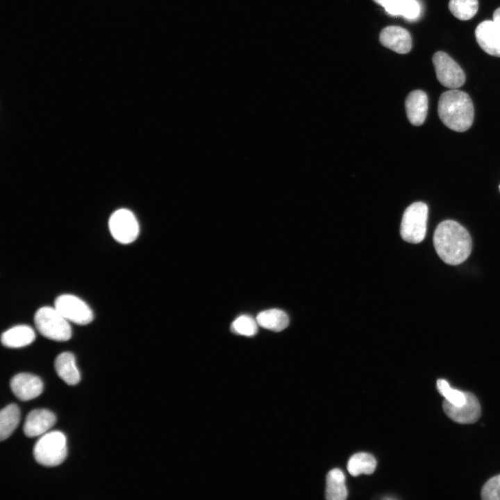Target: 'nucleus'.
<instances>
[{"label": "nucleus", "mask_w": 500, "mask_h": 500, "mask_svg": "<svg viewBox=\"0 0 500 500\" xmlns=\"http://www.w3.org/2000/svg\"><path fill=\"white\" fill-rule=\"evenodd\" d=\"M433 244L439 257L447 264L463 262L472 251V239L467 231L453 220L440 223L433 235Z\"/></svg>", "instance_id": "nucleus-1"}, {"label": "nucleus", "mask_w": 500, "mask_h": 500, "mask_svg": "<svg viewBox=\"0 0 500 500\" xmlns=\"http://www.w3.org/2000/svg\"><path fill=\"white\" fill-rule=\"evenodd\" d=\"M438 112L442 123L457 132L468 130L474 121V111L471 98L465 92L457 89H451L440 95Z\"/></svg>", "instance_id": "nucleus-2"}, {"label": "nucleus", "mask_w": 500, "mask_h": 500, "mask_svg": "<svg viewBox=\"0 0 500 500\" xmlns=\"http://www.w3.org/2000/svg\"><path fill=\"white\" fill-rule=\"evenodd\" d=\"M67 440L65 435L58 431L44 434L35 443L33 456L40 465L54 467L61 464L67 457Z\"/></svg>", "instance_id": "nucleus-3"}, {"label": "nucleus", "mask_w": 500, "mask_h": 500, "mask_svg": "<svg viewBox=\"0 0 500 500\" xmlns=\"http://www.w3.org/2000/svg\"><path fill=\"white\" fill-rule=\"evenodd\" d=\"M34 321L38 331L49 339L67 341L72 336L69 321L55 307L40 308L35 314Z\"/></svg>", "instance_id": "nucleus-4"}, {"label": "nucleus", "mask_w": 500, "mask_h": 500, "mask_svg": "<svg viewBox=\"0 0 500 500\" xmlns=\"http://www.w3.org/2000/svg\"><path fill=\"white\" fill-rule=\"evenodd\" d=\"M428 206L421 201L410 205L404 211L401 223V235L407 242L417 244L425 238Z\"/></svg>", "instance_id": "nucleus-5"}, {"label": "nucleus", "mask_w": 500, "mask_h": 500, "mask_svg": "<svg viewBox=\"0 0 500 500\" xmlns=\"http://www.w3.org/2000/svg\"><path fill=\"white\" fill-rule=\"evenodd\" d=\"M436 77L444 87L457 89L465 82V74L460 65L447 53L435 52L432 58Z\"/></svg>", "instance_id": "nucleus-6"}, {"label": "nucleus", "mask_w": 500, "mask_h": 500, "mask_svg": "<svg viewBox=\"0 0 500 500\" xmlns=\"http://www.w3.org/2000/svg\"><path fill=\"white\" fill-rule=\"evenodd\" d=\"M108 226L114 239L121 244L133 242L139 234L138 222L133 213L127 209L114 212L109 219Z\"/></svg>", "instance_id": "nucleus-7"}, {"label": "nucleus", "mask_w": 500, "mask_h": 500, "mask_svg": "<svg viewBox=\"0 0 500 500\" xmlns=\"http://www.w3.org/2000/svg\"><path fill=\"white\" fill-rule=\"evenodd\" d=\"M54 307L69 322L79 325L90 323L94 317L90 306L80 298L72 294L58 297Z\"/></svg>", "instance_id": "nucleus-8"}, {"label": "nucleus", "mask_w": 500, "mask_h": 500, "mask_svg": "<svg viewBox=\"0 0 500 500\" xmlns=\"http://www.w3.org/2000/svg\"><path fill=\"white\" fill-rule=\"evenodd\" d=\"M465 394L466 401L463 405L454 406L444 400L442 407L445 414L453 421L459 424H472L481 416V406L474 394L468 392Z\"/></svg>", "instance_id": "nucleus-9"}, {"label": "nucleus", "mask_w": 500, "mask_h": 500, "mask_svg": "<svg viewBox=\"0 0 500 500\" xmlns=\"http://www.w3.org/2000/svg\"><path fill=\"white\" fill-rule=\"evenodd\" d=\"M13 394L21 401H28L38 397L43 391V383L37 376L19 373L10 380Z\"/></svg>", "instance_id": "nucleus-10"}, {"label": "nucleus", "mask_w": 500, "mask_h": 500, "mask_svg": "<svg viewBox=\"0 0 500 500\" xmlns=\"http://www.w3.org/2000/svg\"><path fill=\"white\" fill-rule=\"evenodd\" d=\"M475 37L485 52L500 58V27L493 20L481 22L475 30Z\"/></svg>", "instance_id": "nucleus-11"}, {"label": "nucleus", "mask_w": 500, "mask_h": 500, "mask_svg": "<svg viewBox=\"0 0 500 500\" xmlns=\"http://www.w3.org/2000/svg\"><path fill=\"white\" fill-rule=\"evenodd\" d=\"M381 44L398 53H408L412 48L409 32L400 26H389L382 29L379 35Z\"/></svg>", "instance_id": "nucleus-12"}, {"label": "nucleus", "mask_w": 500, "mask_h": 500, "mask_svg": "<svg viewBox=\"0 0 500 500\" xmlns=\"http://www.w3.org/2000/svg\"><path fill=\"white\" fill-rule=\"evenodd\" d=\"M55 415L47 409H35L26 416L24 432L28 438H33L45 433L56 422Z\"/></svg>", "instance_id": "nucleus-13"}, {"label": "nucleus", "mask_w": 500, "mask_h": 500, "mask_svg": "<svg viewBox=\"0 0 500 500\" xmlns=\"http://www.w3.org/2000/svg\"><path fill=\"white\" fill-rule=\"evenodd\" d=\"M406 110L409 122L414 126L422 125L426 117L428 97L420 90L412 91L406 99Z\"/></svg>", "instance_id": "nucleus-14"}, {"label": "nucleus", "mask_w": 500, "mask_h": 500, "mask_svg": "<svg viewBox=\"0 0 500 500\" xmlns=\"http://www.w3.org/2000/svg\"><path fill=\"white\" fill-rule=\"evenodd\" d=\"M35 338L33 329L28 325L13 326L1 335V340L3 346L9 348H20L32 343Z\"/></svg>", "instance_id": "nucleus-15"}, {"label": "nucleus", "mask_w": 500, "mask_h": 500, "mask_svg": "<svg viewBox=\"0 0 500 500\" xmlns=\"http://www.w3.org/2000/svg\"><path fill=\"white\" fill-rule=\"evenodd\" d=\"M55 369L58 376L69 385H76L81 379L74 354L63 352L55 360Z\"/></svg>", "instance_id": "nucleus-16"}, {"label": "nucleus", "mask_w": 500, "mask_h": 500, "mask_svg": "<svg viewBox=\"0 0 500 500\" xmlns=\"http://www.w3.org/2000/svg\"><path fill=\"white\" fill-rule=\"evenodd\" d=\"M256 319L259 326L275 332L283 331L289 324L288 315L284 311L276 308L260 312Z\"/></svg>", "instance_id": "nucleus-17"}, {"label": "nucleus", "mask_w": 500, "mask_h": 500, "mask_svg": "<svg viewBox=\"0 0 500 500\" xmlns=\"http://www.w3.org/2000/svg\"><path fill=\"white\" fill-rule=\"evenodd\" d=\"M343 472L338 468L331 470L326 476L325 497L328 500H344L347 497V490L344 484Z\"/></svg>", "instance_id": "nucleus-18"}, {"label": "nucleus", "mask_w": 500, "mask_h": 500, "mask_svg": "<svg viewBox=\"0 0 500 500\" xmlns=\"http://www.w3.org/2000/svg\"><path fill=\"white\" fill-rule=\"evenodd\" d=\"M382 6L392 15H403L409 19L419 16L420 7L416 0H383Z\"/></svg>", "instance_id": "nucleus-19"}, {"label": "nucleus", "mask_w": 500, "mask_h": 500, "mask_svg": "<svg viewBox=\"0 0 500 500\" xmlns=\"http://www.w3.org/2000/svg\"><path fill=\"white\" fill-rule=\"evenodd\" d=\"M20 420V410L15 404H9L0 412V439H7L17 426Z\"/></svg>", "instance_id": "nucleus-20"}, {"label": "nucleus", "mask_w": 500, "mask_h": 500, "mask_svg": "<svg viewBox=\"0 0 500 500\" xmlns=\"http://www.w3.org/2000/svg\"><path fill=\"white\" fill-rule=\"evenodd\" d=\"M376 467L374 457L367 453L360 452L353 455L349 460L347 469L351 475L356 476L362 474H370Z\"/></svg>", "instance_id": "nucleus-21"}, {"label": "nucleus", "mask_w": 500, "mask_h": 500, "mask_svg": "<svg viewBox=\"0 0 500 500\" xmlns=\"http://www.w3.org/2000/svg\"><path fill=\"white\" fill-rule=\"evenodd\" d=\"M478 0H450L449 9L450 12L460 20H468L477 12Z\"/></svg>", "instance_id": "nucleus-22"}, {"label": "nucleus", "mask_w": 500, "mask_h": 500, "mask_svg": "<svg viewBox=\"0 0 500 500\" xmlns=\"http://www.w3.org/2000/svg\"><path fill=\"white\" fill-rule=\"evenodd\" d=\"M437 388L444 400L452 405L461 406L466 401L465 392L452 388L445 379L437 381Z\"/></svg>", "instance_id": "nucleus-23"}, {"label": "nucleus", "mask_w": 500, "mask_h": 500, "mask_svg": "<svg viewBox=\"0 0 500 500\" xmlns=\"http://www.w3.org/2000/svg\"><path fill=\"white\" fill-rule=\"evenodd\" d=\"M258 325L256 319L253 317L249 315H241L233 322L231 328L235 333L249 337L256 334Z\"/></svg>", "instance_id": "nucleus-24"}, {"label": "nucleus", "mask_w": 500, "mask_h": 500, "mask_svg": "<svg viewBox=\"0 0 500 500\" xmlns=\"http://www.w3.org/2000/svg\"><path fill=\"white\" fill-rule=\"evenodd\" d=\"M481 494L485 500H500V474L491 478L485 483Z\"/></svg>", "instance_id": "nucleus-25"}, {"label": "nucleus", "mask_w": 500, "mask_h": 500, "mask_svg": "<svg viewBox=\"0 0 500 500\" xmlns=\"http://www.w3.org/2000/svg\"><path fill=\"white\" fill-rule=\"evenodd\" d=\"M493 21L500 27V8L494 10L493 13Z\"/></svg>", "instance_id": "nucleus-26"}, {"label": "nucleus", "mask_w": 500, "mask_h": 500, "mask_svg": "<svg viewBox=\"0 0 500 500\" xmlns=\"http://www.w3.org/2000/svg\"><path fill=\"white\" fill-rule=\"evenodd\" d=\"M373 1L381 6H382L383 2V0H373Z\"/></svg>", "instance_id": "nucleus-27"}, {"label": "nucleus", "mask_w": 500, "mask_h": 500, "mask_svg": "<svg viewBox=\"0 0 500 500\" xmlns=\"http://www.w3.org/2000/svg\"><path fill=\"white\" fill-rule=\"evenodd\" d=\"M499 189H500V185H499Z\"/></svg>", "instance_id": "nucleus-28"}]
</instances>
